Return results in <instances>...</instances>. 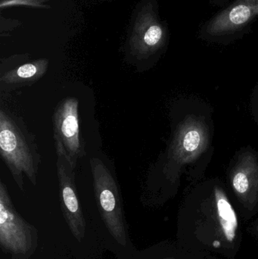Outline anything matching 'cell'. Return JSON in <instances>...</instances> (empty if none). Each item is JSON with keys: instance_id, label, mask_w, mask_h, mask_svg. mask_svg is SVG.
<instances>
[{"instance_id": "obj_6", "label": "cell", "mask_w": 258, "mask_h": 259, "mask_svg": "<svg viewBox=\"0 0 258 259\" xmlns=\"http://www.w3.org/2000/svg\"><path fill=\"white\" fill-rule=\"evenodd\" d=\"M165 30L158 20L152 5L147 3L136 14L130 33V51L138 59H147L163 45Z\"/></svg>"}, {"instance_id": "obj_1", "label": "cell", "mask_w": 258, "mask_h": 259, "mask_svg": "<svg viewBox=\"0 0 258 259\" xmlns=\"http://www.w3.org/2000/svg\"><path fill=\"white\" fill-rule=\"evenodd\" d=\"M0 155L15 184L24 192V176L37 184L41 157L36 137L24 121L9 111L0 109Z\"/></svg>"}, {"instance_id": "obj_12", "label": "cell", "mask_w": 258, "mask_h": 259, "mask_svg": "<svg viewBox=\"0 0 258 259\" xmlns=\"http://www.w3.org/2000/svg\"><path fill=\"white\" fill-rule=\"evenodd\" d=\"M257 231H258V227H257Z\"/></svg>"}, {"instance_id": "obj_4", "label": "cell", "mask_w": 258, "mask_h": 259, "mask_svg": "<svg viewBox=\"0 0 258 259\" xmlns=\"http://www.w3.org/2000/svg\"><path fill=\"white\" fill-rule=\"evenodd\" d=\"M53 125L57 156H63L75 169L79 160L86 155L80 135L77 98L67 97L59 103L53 113Z\"/></svg>"}, {"instance_id": "obj_7", "label": "cell", "mask_w": 258, "mask_h": 259, "mask_svg": "<svg viewBox=\"0 0 258 259\" xmlns=\"http://www.w3.org/2000/svg\"><path fill=\"white\" fill-rule=\"evenodd\" d=\"M209 143L208 131L203 124L188 119L179 127L171 149V157L179 163H187L204 152Z\"/></svg>"}, {"instance_id": "obj_8", "label": "cell", "mask_w": 258, "mask_h": 259, "mask_svg": "<svg viewBox=\"0 0 258 259\" xmlns=\"http://www.w3.org/2000/svg\"><path fill=\"white\" fill-rule=\"evenodd\" d=\"M48 65V59H39L7 71H1L0 91L2 93H9L18 88L33 84L45 75Z\"/></svg>"}, {"instance_id": "obj_3", "label": "cell", "mask_w": 258, "mask_h": 259, "mask_svg": "<svg viewBox=\"0 0 258 259\" xmlns=\"http://www.w3.org/2000/svg\"><path fill=\"white\" fill-rule=\"evenodd\" d=\"M0 245L13 259H29L38 246L37 230L14 206L7 187L0 182Z\"/></svg>"}, {"instance_id": "obj_2", "label": "cell", "mask_w": 258, "mask_h": 259, "mask_svg": "<svg viewBox=\"0 0 258 259\" xmlns=\"http://www.w3.org/2000/svg\"><path fill=\"white\" fill-rule=\"evenodd\" d=\"M90 167L95 201L101 219L115 241L125 246L128 236L118 183L99 158H91Z\"/></svg>"}, {"instance_id": "obj_11", "label": "cell", "mask_w": 258, "mask_h": 259, "mask_svg": "<svg viewBox=\"0 0 258 259\" xmlns=\"http://www.w3.org/2000/svg\"><path fill=\"white\" fill-rule=\"evenodd\" d=\"M48 1L50 0H1L0 8L3 9L16 7V6H26V7L49 9L50 6L45 4Z\"/></svg>"}, {"instance_id": "obj_9", "label": "cell", "mask_w": 258, "mask_h": 259, "mask_svg": "<svg viewBox=\"0 0 258 259\" xmlns=\"http://www.w3.org/2000/svg\"><path fill=\"white\" fill-rule=\"evenodd\" d=\"M215 193L221 226L227 240L230 242L233 241L236 236L237 228L236 213L222 190L217 187L215 188Z\"/></svg>"}, {"instance_id": "obj_10", "label": "cell", "mask_w": 258, "mask_h": 259, "mask_svg": "<svg viewBox=\"0 0 258 259\" xmlns=\"http://www.w3.org/2000/svg\"><path fill=\"white\" fill-rule=\"evenodd\" d=\"M249 170L245 167H239L232 178V185L235 192L245 202L252 200L257 187V177Z\"/></svg>"}, {"instance_id": "obj_13", "label": "cell", "mask_w": 258, "mask_h": 259, "mask_svg": "<svg viewBox=\"0 0 258 259\" xmlns=\"http://www.w3.org/2000/svg\"><path fill=\"white\" fill-rule=\"evenodd\" d=\"M166 259H171V258H166Z\"/></svg>"}, {"instance_id": "obj_5", "label": "cell", "mask_w": 258, "mask_h": 259, "mask_svg": "<svg viewBox=\"0 0 258 259\" xmlns=\"http://www.w3.org/2000/svg\"><path fill=\"white\" fill-rule=\"evenodd\" d=\"M56 167L62 214L71 234L81 242L86 234V221L79 200L74 169L63 156H57Z\"/></svg>"}]
</instances>
